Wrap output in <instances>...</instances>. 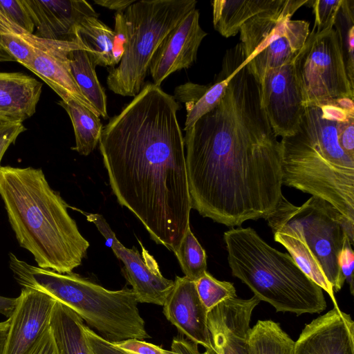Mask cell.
Returning <instances> with one entry per match:
<instances>
[{
	"label": "cell",
	"mask_w": 354,
	"mask_h": 354,
	"mask_svg": "<svg viewBox=\"0 0 354 354\" xmlns=\"http://www.w3.org/2000/svg\"><path fill=\"white\" fill-rule=\"evenodd\" d=\"M183 138L192 208L232 227L275 210L283 196L281 145L261 105L260 82L247 64Z\"/></svg>",
	"instance_id": "1"
},
{
	"label": "cell",
	"mask_w": 354,
	"mask_h": 354,
	"mask_svg": "<svg viewBox=\"0 0 354 354\" xmlns=\"http://www.w3.org/2000/svg\"><path fill=\"white\" fill-rule=\"evenodd\" d=\"M180 108L174 96L148 82L110 119L99 140L118 203L173 252L190 227L192 209Z\"/></svg>",
	"instance_id": "2"
},
{
	"label": "cell",
	"mask_w": 354,
	"mask_h": 354,
	"mask_svg": "<svg viewBox=\"0 0 354 354\" xmlns=\"http://www.w3.org/2000/svg\"><path fill=\"white\" fill-rule=\"evenodd\" d=\"M0 196L19 244L38 267L69 273L81 265L89 243L41 169L1 166Z\"/></svg>",
	"instance_id": "3"
},
{
	"label": "cell",
	"mask_w": 354,
	"mask_h": 354,
	"mask_svg": "<svg viewBox=\"0 0 354 354\" xmlns=\"http://www.w3.org/2000/svg\"><path fill=\"white\" fill-rule=\"evenodd\" d=\"M353 100L310 105L297 133L282 138V184L322 198L354 222V158L341 147L337 124Z\"/></svg>",
	"instance_id": "4"
},
{
	"label": "cell",
	"mask_w": 354,
	"mask_h": 354,
	"mask_svg": "<svg viewBox=\"0 0 354 354\" xmlns=\"http://www.w3.org/2000/svg\"><path fill=\"white\" fill-rule=\"evenodd\" d=\"M274 241L288 252L301 270L330 297L345 282L339 266V255L345 241L353 244L354 222L327 201L311 196L301 206L283 195L275 210L266 219Z\"/></svg>",
	"instance_id": "5"
},
{
	"label": "cell",
	"mask_w": 354,
	"mask_h": 354,
	"mask_svg": "<svg viewBox=\"0 0 354 354\" xmlns=\"http://www.w3.org/2000/svg\"><path fill=\"white\" fill-rule=\"evenodd\" d=\"M10 268L23 288L41 291L75 312L105 339L120 342L150 338L132 289L109 290L80 275L30 265L10 253Z\"/></svg>",
	"instance_id": "6"
},
{
	"label": "cell",
	"mask_w": 354,
	"mask_h": 354,
	"mask_svg": "<svg viewBox=\"0 0 354 354\" xmlns=\"http://www.w3.org/2000/svg\"><path fill=\"white\" fill-rule=\"evenodd\" d=\"M227 261L239 279L260 301L277 312L321 313L327 307L323 290L292 257L273 248L252 227L232 228L223 234Z\"/></svg>",
	"instance_id": "7"
},
{
	"label": "cell",
	"mask_w": 354,
	"mask_h": 354,
	"mask_svg": "<svg viewBox=\"0 0 354 354\" xmlns=\"http://www.w3.org/2000/svg\"><path fill=\"white\" fill-rule=\"evenodd\" d=\"M196 0H139L124 12L128 40L117 67H109V88L135 97L144 86L151 59L165 37L192 10Z\"/></svg>",
	"instance_id": "8"
},
{
	"label": "cell",
	"mask_w": 354,
	"mask_h": 354,
	"mask_svg": "<svg viewBox=\"0 0 354 354\" xmlns=\"http://www.w3.org/2000/svg\"><path fill=\"white\" fill-rule=\"evenodd\" d=\"M294 67L305 106L337 102L354 97L337 33L333 28L313 30L294 60Z\"/></svg>",
	"instance_id": "9"
},
{
	"label": "cell",
	"mask_w": 354,
	"mask_h": 354,
	"mask_svg": "<svg viewBox=\"0 0 354 354\" xmlns=\"http://www.w3.org/2000/svg\"><path fill=\"white\" fill-rule=\"evenodd\" d=\"M82 212L87 220L93 223L106 240L115 256L124 264V276L132 287L138 303L163 306L171 291L174 281L166 279L159 267L139 241L142 254L136 249H129L117 239L105 218L99 214Z\"/></svg>",
	"instance_id": "10"
},
{
	"label": "cell",
	"mask_w": 354,
	"mask_h": 354,
	"mask_svg": "<svg viewBox=\"0 0 354 354\" xmlns=\"http://www.w3.org/2000/svg\"><path fill=\"white\" fill-rule=\"evenodd\" d=\"M260 84L261 105L275 135L283 138L295 134L306 106L294 61L267 70Z\"/></svg>",
	"instance_id": "11"
},
{
	"label": "cell",
	"mask_w": 354,
	"mask_h": 354,
	"mask_svg": "<svg viewBox=\"0 0 354 354\" xmlns=\"http://www.w3.org/2000/svg\"><path fill=\"white\" fill-rule=\"evenodd\" d=\"M199 11L189 12L165 37L149 66L153 84L160 86L171 73L188 68L197 59L198 48L207 33L199 24Z\"/></svg>",
	"instance_id": "12"
},
{
	"label": "cell",
	"mask_w": 354,
	"mask_h": 354,
	"mask_svg": "<svg viewBox=\"0 0 354 354\" xmlns=\"http://www.w3.org/2000/svg\"><path fill=\"white\" fill-rule=\"evenodd\" d=\"M260 301L237 297L220 303L207 314L212 346L207 354H249L248 337L252 312Z\"/></svg>",
	"instance_id": "13"
},
{
	"label": "cell",
	"mask_w": 354,
	"mask_h": 354,
	"mask_svg": "<svg viewBox=\"0 0 354 354\" xmlns=\"http://www.w3.org/2000/svg\"><path fill=\"white\" fill-rule=\"evenodd\" d=\"M55 303L41 291L23 288L10 318L4 354H26L50 325Z\"/></svg>",
	"instance_id": "14"
},
{
	"label": "cell",
	"mask_w": 354,
	"mask_h": 354,
	"mask_svg": "<svg viewBox=\"0 0 354 354\" xmlns=\"http://www.w3.org/2000/svg\"><path fill=\"white\" fill-rule=\"evenodd\" d=\"M292 354H354V322L333 306L306 324L295 342Z\"/></svg>",
	"instance_id": "15"
},
{
	"label": "cell",
	"mask_w": 354,
	"mask_h": 354,
	"mask_svg": "<svg viewBox=\"0 0 354 354\" xmlns=\"http://www.w3.org/2000/svg\"><path fill=\"white\" fill-rule=\"evenodd\" d=\"M173 288L163 304L168 321L187 339L207 351L211 346L207 326L208 312L198 295L195 281L186 277H176Z\"/></svg>",
	"instance_id": "16"
},
{
	"label": "cell",
	"mask_w": 354,
	"mask_h": 354,
	"mask_svg": "<svg viewBox=\"0 0 354 354\" xmlns=\"http://www.w3.org/2000/svg\"><path fill=\"white\" fill-rule=\"evenodd\" d=\"M33 21L34 35L56 41H76L75 30L85 18L98 14L84 0H23Z\"/></svg>",
	"instance_id": "17"
},
{
	"label": "cell",
	"mask_w": 354,
	"mask_h": 354,
	"mask_svg": "<svg viewBox=\"0 0 354 354\" xmlns=\"http://www.w3.org/2000/svg\"><path fill=\"white\" fill-rule=\"evenodd\" d=\"M78 49L85 50L77 41H66L53 49L36 50L26 68L44 81L61 100H75L99 115L81 93L71 71L68 55Z\"/></svg>",
	"instance_id": "18"
},
{
	"label": "cell",
	"mask_w": 354,
	"mask_h": 354,
	"mask_svg": "<svg viewBox=\"0 0 354 354\" xmlns=\"http://www.w3.org/2000/svg\"><path fill=\"white\" fill-rule=\"evenodd\" d=\"M307 0H285L279 8L259 13L244 23L240 30L247 63L281 32L285 24Z\"/></svg>",
	"instance_id": "19"
},
{
	"label": "cell",
	"mask_w": 354,
	"mask_h": 354,
	"mask_svg": "<svg viewBox=\"0 0 354 354\" xmlns=\"http://www.w3.org/2000/svg\"><path fill=\"white\" fill-rule=\"evenodd\" d=\"M42 83L20 72H0V118L24 122L32 116Z\"/></svg>",
	"instance_id": "20"
},
{
	"label": "cell",
	"mask_w": 354,
	"mask_h": 354,
	"mask_svg": "<svg viewBox=\"0 0 354 354\" xmlns=\"http://www.w3.org/2000/svg\"><path fill=\"white\" fill-rule=\"evenodd\" d=\"M309 32L308 21H287L280 34L247 63L252 73L261 82L267 70L293 62L305 44Z\"/></svg>",
	"instance_id": "21"
},
{
	"label": "cell",
	"mask_w": 354,
	"mask_h": 354,
	"mask_svg": "<svg viewBox=\"0 0 354 354\" xmlns=\"http://www.w3.org/2000/svg\"><path fill=\"white\" fill-rule=\"evenodd\" d=\"M244 63L247 64V58L240 42L226 50L221 70L214 82L208 84L207 90L196 102L185 105L187 115L184 131L192 127L199 118L218 105L225 95L232 74Z\"/></svg>",
	"instance_id": "22"
},
{
	"label": "cell",
	"mask_w": 354,
	"mask_h": 354,
	"mask_svg": "<svg viewBox=\"0 0 354 354\" xmlns=\"http://www.w3.org/2000/svg\"><path fill=\"white\" fill-rule=\"evenodd\" d=\"M285 0H214L213 25L225 37L235 36L250 18L280 7Z\"/></svg>",
	"instance_id": "23"
},
{
	"label": "cell",
	"mask_w": 354,
	"mask_h": 354,
	"mask_svg": "<svg viewBox=\"0 0 354 354\" xmlns=\"http://www.w3.org/2000/svg\"><path fill=\"white\" fill-rule=\"evenodd\" d=\"M84 321L71 309L56 301L50 326L59 354H91Z\"/></svg>",
	"instance_id": "24"
},
{
	"label": "cell",
	"mask_w": 354,
	"mask_h": 354,
	"mask_svg": "<svg viewBox=\"0 0 354 354\" xmlns=\"http://www.w3.org/2000/svg\"><path fill=\"white\" fill-rule=\"evenodd\" d=\"M0 38L3 46L26 68L36 50L46 51L59 47L66 41L40 38L8 19L0 12Z\"/></svg>",
	"instance_id": "25"
},
{
	"label": "cell",
	"mask_w": 354,
	"mask_h": 354,
	"mask_svg": "<svg viewBox=\"0 0 354 354\" xmlns=\"http://www.w3.org/2000/svg\"><path fill=\"white\" fill-rule=\"evenodd\" d=\"M113 30L97 17L84 19L76 27L75 39L95 66L114 67L112 48Z\"/></svg>",
	"instance_id": "26"
},
{
	"label": "cell",
	"mask_w": 354,
	"mask_h": 354,
	"mask_svg": "<svg viewBox=\"0 0 354 354\" xmlns=\"http://www.w3.org/2000/svg\"><path fill=\"white\" fill-rule=\"evenodd\" d=\"M72 75L84 97L100 116L108 118L106 96L95 72V65L85 50L78 49L68 55Z\"/></svg>",
	"instance_id": "27"
},
{
	"label": "cell",
	"mask_w": 354,
	"mask_h": 354,
	"mask_svg": "<svg viewBox=\"0 0 354 354\" xmlns=\"http://www.w3.org/2000/svg\"><path fill=\"white\" fill-rule=\"evenodd\" d=\"M58 104L66 110L73 127L75 147L73 149L88 156L97 146L102 134L103 126L100 115L73 100H60Z\"/></svg>",
	"instance_id": "28"
},
{
	"label": "cell",
	"mask_w": 354,
	"mask_h": 354,
	"mask_svg": "<svg viewBox=\"0 0 354 354\" xmlns=\"http://www.w3.org/2000/svg\"><path fill=\"white\" fill-rule=\"evenodd\" d=\"M295 341L272 320H258L248 337L249 354H292Z\"/></svg>",
	"instance_id": "29"
},
{
	"label": "cell",
	"mask_w": 354,
	"mask_h": 354,
	"mask_svg": "<svg viewBox=\"0 0 354 354\" xmlns=\"http://www.w3.org/2000/svg\"><path fill=\"white\" fill-rule=\"evenodd\" d=\"M337 33L346 71L354 87V1L342 0L333 27Z\"/></svg>",
	"instance_id": "30"
},
{
	"label": "cell",
	"mask_w": 354,
	"mask_h": 354,
	"mask_svg": "<svg viewBox=\"0 0 354 354\" xmlns=\"http://www.w3.org/2000/svg\"><path fill=\"white\" fill-rule=\"evenodd\" d=\"M174 252L185 277L188 279L195 281L207 271L206 252L192 233L190 227Z\"/></svg>",
	"instance_id": "31"
},
{
	"label": "cell",
	"mask_w": 354,
	"mask_h": 354,
	"mask_svg": "<svg viewBox=\"0 0 354 354\" xmlns=\"http://www.w3.org/2000/svg\"><path fill=\"white\" fill-rule=\"evenodd\" d=\"M195 285L199 298L208 313L222 301L236 297L232 283L219 281L207 271L195 281Z\"/></svg>",
	"instance_id": "32"
},
{
	"label": "cell",
	"mask_w": 354,
	"mask_h": 354,
	"mask_svg": "<svg viewBox=\"0 0 354 354\" xmlns=\"http://www.w3.org/2000/svg\"><path fill=\"white\" fill-rule=\"evenodd\" d=\"M127 354H199L198 345L184 338L175 337L171 350L168 351L151 343L138 339H129L113 343Z\"/></svg>",
	"instance_id": "33"
},
{
	"label": "cell",
	"mask_w": 354,
	"mask_h": 354,
	"mask_svg": "<svg viewBox=\"0 0 354 354\" xmlns=\"http://www.w3.org/2000/svg\"><path fill=\"white\" fill-rule=\"evenodd\" d=\"M342 0H307L305 4L313 8L315 24L312 30L320 32L333 28Z\"/></svg>",
	"instance_id": "34"
},
{
	"label": "cell",
	"mask_w": 354,
	"mask_h": 354,
	"mask_svg": "<svg viewBox=\"0 0 354 354\" xmlns=\"http://www.w3.org/2000/svg\"><path fill=\"white\" fill-rule=\"evenodd\" d=\"M0 12L16 25L34 33L35 25L23 0H0Z\"/></svg>",
	"instance_id": "35"
},
{
	"label": "cell",
	"mask_w": 354,
	"mask_h": 354,
	"mask_svg": "<svg viewBox=\"0 0 354 354\" xmlns=\"http://www.w3.org/2000/svg\"><path fill=\"white\" fill-rule=\"evenodd\" d=\"M337 139L343 150L354 158V109H348L338 120Z\"/></svg>",
	"instance_id": "36"
},
{
	"label": "cell",
	"mask_w": 354,
	"mask_h": 354,
	"mask_svg": "<svg viewBox=\"0 0 354 354\" xmlns=\"http://www.w3.org/2000/svg\"><path fill=\"white\" fill-rule=\"evenodd\" d=\"M113 32L112 55L113 64L115 66L120 63L122 57L128 40L127 26L123 12H116L115 14Z\"/></svg>",
	"instance_id": "37"
},
{
	"label": "cell",
	"mask_w": 354,
	"mask_h": 354,
	"mask_svg": "<svg viewBox=\"0 0 354 354\" xmlns=\"http://www.w3.org/2000/svg\"><path fill=\"white\" fill-rule=\"evenodd\" d=\"M26 130L23 122L0 118V167L2 158L8 147L14 144L18 136Z\"/></svg>",
	"instance_id": "38"
},
{
	"label": "cell",
	"mask_w": 354,
	"mask_h": 354,
	"mask_svg": "<svg viewBox=\"0 0 354 354\" xmlns=\"http://www.w3.org/2000/svg\"><path fill=\"white\" fill-rule=\"evenodd\" d=\"M84 331L91 354H127L85 324Z\"/></svg>",
	"instance_id": "39"
},
{
	"label": "cell",
	"mask_w": 354,
	"mask_h": 354,
	"mask_svg": "<svg viewBox=\"0 0 354 354\" xmlns=\"http://www.w3.org/2000/svg\"><path fill=\"white\" fill-rule=\"evenodd\" d=\"M339 266L345 281L349 285L351 295L354 293L353 266L354 252L348 238L345 241L343 248L339 255Z\"/></svg>",
	"instance_id": "40"
},
{
	"label": "cell",
	"mask_w": 354,
	"mask_h": 354,
	"mask_svg": "<svg viewBox=\"0 0 354 354\" xmlns=\"http://www.w3.org/2000/svg\"><path fill=\"white\" fill-rule=\"evenodd\" d=\"M26 354H59L50 325Z\"/></svg>",
	"instance_id": "41"
},
{
	"label": "cell",
	"mask_w": 354,
	"mask_h": 354,
	"mask_svg": "<svg viewBox=\"0 0 354 354\" xmlns=\"http://www.w3.org/2000/svg\"><path fill=\"white\" fill-rule=\"evenodd\" d=\"M136 0H94V3L116 12H124Z\"/></svg>",
	"instance_id": "42"
},
{
	"label": "cell",
	"mask_w": 354,
	"mask_h": 354,
	"mask_svg": "<svg viewBox=\"0 0 354 354\" xmlns=\"http://www.w3.org/2000/svg\"><path fill=\"white\" fill-rule=\"evenodd\" d=\"M17 303V298H10L0 296V314L6 316L8 319L12 315Z\"/></svg>",
	"instance_id": "43"
},
{
	"label": "cell",
	"mask_w": 354,
	"mask_h": 354,
	"mask_svg": "<svg viewBox=\"0 0 354 354\" xmlns=\"http://www.w3.org/2000/svg\"><path fill=\"white\" fill-rule=\"evenodd\" d=\"M10 324V318L6 321L0 322V354H4Z\"/></svg>",
	"instance_id": "44"
},
{
	"label": "cell",
	"mask_w": 354,
	"mask_h": 354,
	"mask_svg": "<svg viewBox=\"0 0 354 354\" xmlns=\"http://www.w3.org/2000/svg\"><path fill=\"white\" fill-rule=\"evenodd\" d=\"M0 62H16L15 59L3 46L0 38Z\"/></svg>",
	"instance_id": "45"
},
{
	"label": "cell",
	"mask_w": 354,
	"mask_h": 354,
	"mask_svg": "<svg viewBox=\"0 0 354 354\" xmlns=\"http://www.w3.org/2000/svg\"><path fill=\"white\" fill-rule=\"evenodd\" d=\"M199 354H207V353H206V351H205L204 353H200Z\"/></svg>",
	"instance_id": "46"
}]
</instances>
